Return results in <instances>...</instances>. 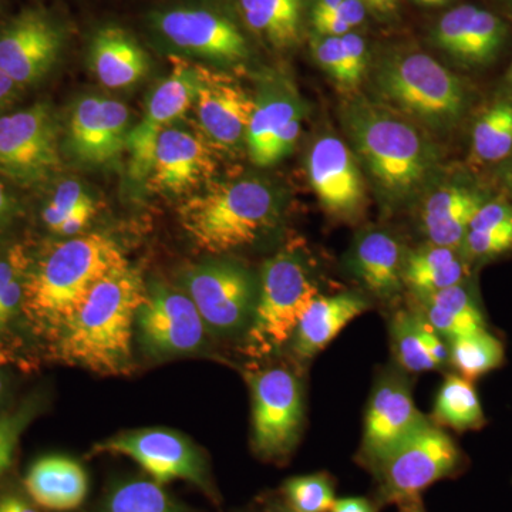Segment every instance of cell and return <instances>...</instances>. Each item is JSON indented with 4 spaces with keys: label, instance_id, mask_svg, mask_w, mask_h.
Masks as SVG:
<instances>
[{
    "label": "cell",
    "instance_id": "6da1fadb",
    "mask_svg": "<svg viewBox=\"0 0 512 512\" xmlns=\"http://www.w3.org/2000/svg\"><path fill=\"white\" fill-rule=\"evenodd\" d=\"M349 146L386 208L419 201L441 175L436 138L399 111L370 96L343 101L339 111Z\"/></svg>",
    "mask_w": 512,
    "mask_h": 512
},
{
    "label": "cell",
    "instance_id": "7a4b0ae2",
    "mask_svg": "<svg viewBox=\"0 0 512 512\" xmlns=\"http://www.w3.org/2000/svg\"><path fill=\"white\" fill-rule=\"evenodd\" d=\"M147 298L140 274L130 265L114 269L90 289L53 338L64 362L100 375H126L137 312Z\"/></svg>",
    "mask_w": 512,
    "mask_h": 512
},
{
    "label": "cell",
    "instance_id": "3957f363",
    "mask_svg": "<svg viewBox=\"0 0 512 512\" xmlns=\"http://www.w3.org/2000/svg\"><path fill=\"white\" fill-rule=\"evenodd\" d=\"M367 74L370 97L433 136L456 131L470 111L471 93L463 79L417 47H387L372 60Z\"/></svg>",
    "mask_w": 512,
    "mask_h": 512
},
{
    "label": "cell",
    "instance_id": "277c9868",
    "mask_svg": "<svg viewBox=\"0 0 512 512\" xmlns=\"http://www.w3.org/2000/svg\"><path fill=\"white\" fill-rule=\"evenodd\" d=\"M128 265L119 245L101 234L83 235L56 245L28 268L22 312L36 332L55 336L87 293L114 269Z\"/></svg>",
    "mask_w": 512,
    "mask_h": 512
},
{
    "label": "cell",
    "instance_id": "5b68a950",
    "mask_svg": "<svg viewBox=\"0 0 512 512\" xmlns=\"http://www.w3.org/2000/svg\"><path fill=\"white\" fill-rule=\"evenodd\" d=\"M178 214L184 231L198 247L225 254L247 247L274 225L278 198L264 181L241 178L188 198Z\"/></svg>",
    "mask_w": 512,
    "mask_h": 512
},
{
    "label": "cell",
    "instance_id": "8992f818",
    "mask_svg": "<svg viewBox=\"0 0 512 512\" xmlns=\"http://www.w3.org/2000/svg\"><path fill=\"white\" fill-rule=\"evenodd\" d=\"M318 296V286L295 255L281 252L268 259L249 323L251 355H271L291 342L303 313Z\"/></svg>",
    "mask_w": 512,
    "mask_h": 512
},
{
    "label": "cell",
    "instance_id": "52a82bcc",
    "mask_svg": "<svg viewBox=\"0 0 512 512\" xmlns=\"http://www.w3.org/2000/svg\"><path fill=\"white\" fill-rule=\"evenodd\" d=\"M461 464L456 441L430 421L373 468L376 504L400 505L421 498L430 485L456 476Z\"/></svg>",
    "mask_w": 512,
    "mask_h": 512
},
{
    "label": "cell",
    "instance_id": "ba28073f",
    "mask_svg": "<svg viewBox=\"0 0 512 512\" xmlns=\"http://www.w3.org/2000/svg\"><path fill=\"white\" fill-rule=\"evenodd\" d=\"M151 30L165 45L184 55L235 64L251 55L247 32L228 9L211 5H178L157 10Z\"/></svg>",
    "mask_w": 512,
    "mask_h": 512
},
{
    "label": "cell",
    "instance_id": "9c48e42d",
    "mask_svg": "<svg viewBox=\"0 0 512 512\" xmlns=\"http://www.w3.org/2000/svg\"><path fill=\"white\" fill-rule=\"evenodd\" d=\"M94 451L131 458L161 485L187 481L218 503L207 458L183 434L165 429L126 431L97 444Z\"/></svg>",
    "mask_w": 512,
    "mask_h": 512
},
{
    "label": "cell",
    "instance_id": "30bf717a",
    "mask_svg": "<svg viewBox=\"0 0 512 512\" xmlns=\"http://www.w3.org/2000/svg\"><path fill=\"white\" fill-rule=\"evenodd\" d=\"M254 448L265 460H285L298 444L303 426V393L298 377L284 367L249 375Z\"/></svg>",
    "mask_w": 512,
    "mask_h": 512
},
{
    "label": "cell",
    "instance_id": "8fae6325",
    "mask_svg": "<svg viewBox=\"0 0 512 512\" xmlns=\"http://www.w3.org/2000/svg\"><path fill=\"white\" fill-rule=\"evenodd\" d=\"M62 160L59 128L49 104L0 116V174L15 183L33 185L49 180Z\"/></svg>",
    "mask_w": 512,
    "mask_h": 512
},
{
    "label": "cell",
    "instance_id": "7c38bea8",
    "mask_svg": "<svg viewBox=\"0 0 512 512\" xmlns=\"http://www.w3.org/2000/svg\"><path fill=\"white\" fill-rule=\"evenodd\" d=\"M185 286L205 325L215 332H237L251 323L258 293L244 266L231 261L194 266Z\"/></svg>",
    "mask_w": 512,
    "mask_h": 512
},
{
    "label": "cell",
    "instance_id": "4fadbf2b",
    "mask_svg": "<svg viewBox=\"0 0 512 512\" xmlns=\"http://www.w3.org/2000/svg\"><path fill=\"white\" fill-rule=\"evenodd\" d=\"M66 33L45 9H26L0 28V70L22 89L56 66Z\"/></svg>",
    "mask_w": 512,
    "mask_h": 512
},
{
    "label": "cell",
    "instance_id": "5bb4252c",
    "mask_svg": "<svg viewBox=\"0 0 512 512\" xmlns=\"http://www.w3.org/2000/svg\"><path fill=\"white\" fill-rule=\"evenodd\" d=\"M430 420L417 409L409 380L387 372L377 380L365 416L360 458L373 470Z\"/></svg>",
    "mask_w": 512,
    "mask_h": 512
},
{
    "label": "cell",
    "instance_id": "9a60e30c",
    "mask_svg": "<svg viewBox=\"0 0 512 512\" xmlns=\"http://www.w3.org/2000/svg\"><path fill=\"white\" fill-rule=\"evenodd\" d=\"M306 173L329 215L355 221L363 214L367 205L366 178L345 140L332 133L316 138L306 157Z\"/></svg>",
    "mask_w": 512,
    "mask_h": 512
},
{
    "label": "cell",
    "instance_id": "2e32d148",
    "mask_svg": "<svg viewBox=\"0 0 512 512\" xmlns=\"http://www.w3.org/2000/svg\"><path fill=\"white\" fill-rule=\"evenodd\" d=\"M173 64L170 76L151 93L143 119L128 133L126 148L130 153V174L136 181L147 178L158 136L175 121L183 119L197 100L198 66H192L180 57H175Z\"/></svg>",
    "mask_w": 512,
    "mask_h": 512
},
{
    "label": "cell",
    "instance_id": "e0dca14e",
    "mask_svg": "<svg viewBox=\"0 0 512 512\" xmlns=\"http://www.w3.org/2000/svg\"><path fill=\"white\" fill-rule=\"evenodd\" d=\"M305 111L292 83L282 79L266 84L255 97L245 138L252 163L269 167L288 156L301 137Z\"/></svg>",
    "mask_w": 512,
    "mask_h": 512
},
{
    "label": "cell",
    "instance_id": "ac0fdd59",
    "mask_svg": "<svg viewBox=\"0 0 512 512\" xmlns=\"http://www.w3.org/2000/svg\"><path fill=\"white\" fill-rule=\"evenodd\" d=\"M141 345L154 356L184 355L200 349L205 322L190 296L154 285L137 312Z\"/></svg>",
    "mask_w": 512,
    "mask_h": 512
},
{
    "label": "cell",
    "instance_id": "d6986e66",
    "mask_svg": "<svg viewBox=\"0 0 512 512\" xmlns=\"http://www.w3.org/2000/svg\"><path fill=\"white\" fill-rule=\"evenodd\" d=\"M493 197L468 175L443 180L441 175L420 197L419 225L427 244L460 251L471 220Z\"/></svg>",
    "mask_w": 512,
    "mask_h": 512
},
{
    "label": "cell",
    "instance_id": "ffe728a7",
    "mask_svg": "<svg viewBox=\"0 0 512 512\" xmlns=\"http://www.w3.org/2000/svg\"><path fill=\"white\" fill-rule=\"evenodd\" d=\"M434 46L470 69L490 66L508 39L507 23L476 5L456 6L444 13L431 32Z\"/></svg>",
    "mask_w": 512,
    "mask_h": 512
},
{
    "label": "cell",
    "instance_id": "44dd1931",
    "mask_svg": "<svg viewBox=\"0 0 512 512\" xmlns=\"http://www.w3.org/2000/svg\"><path fill=\"white\" fill-rule=\"evenodd\" d=\"M130 110L109 97L87 96L77 101L69 120L67 141L84 164L111 163L127 147Z\"/></svg>",
    "mask_w": 512,
    "mask_h": 512
},
{
    "label": "cell",
    "instance_id": "7402d4cb",
    "mask_svg": "<svg viewBox=\"0 0 512 512\" xmlns=\"http://www.w3.org/2000/svg\"><path fill=\"white\" fill-rule=\"evenodd\" d=\"M197 117L212 144L235 148L247 138L255 97L228 74L198 66Z\"/></svg>",
    "mask_w": 512,
    "mask_h": 512
},
{
    "label": "cell",
    "instance_id": "603a6c76",
    "mask_svg": "<svg viewBox=\"0 0 512 512\" xmlns=\"http://www.w3.org/2000/svg\"><path fill=\"white\" fill-rule=\"evenodd\" d=\"M215 170L204 141L183 128L168 127L157 138L147 174L154 191L181 194L197 187Z\"/></svg>",
    "mask_w": 512,
    "mask_h": 512
},
{
    "label": "cell",
    "instance_id": "cb8c5ba5",
    "mask_svg": "<svg viewBox=\"0 0 512 512\" xmlns=\"http://www.w3.org/2000/svg\"><path fill=\"white\" fill-rule=\"evenodd\" d=\"M313 0H227V9L241 28L259 42L278 50L301 45Z\"/></svg>",
    "mask_w": 512,
    "mask_h": 512
},
{
    "label": "cell",
    "instance_id": "d4e9b609",
    "mask_svg": "<svg viewBox=\"0 0 512 512\" xmlns=\"http://www.w3.org/2000/svg\"><path fill=\"white\" fill-rule=\"evenodd\" d=\"M404 256L402 244L390 232L366 229L350 249V271L372 295L390 301L404 286Z\"/></svg>",
    "mask_w": 512,
    "mask_h": 512
},
{
    "label": "cell",
    "instance_id": "484cf974",
    "mask_svg": "<svg viewBox=\"0 0 512 512\" xmlns=\"http://www.w3.org/2000/svg\"><path fill=\"white\" fill-rule=\"evenodd\" d=\"M369 306L365 296L357 292L318 296L303 313L293 333V353L302 360L312 359Z\"/></svg>",
    "mask_w": 512,
    "mask_h": 512
},
{
    "label": "cell",
    "instance_id": "4316f807",
    "mask_svg": "<svg viewBox=\"0 0 512 512\" xmlns=\"http://www.w3.org/2000/svg\"><path fill=\"white\" fill-rule=\"evenodd\" d=\"M90 66L109 89H124L140 82L150 70V57L136 37L119 26H104L94 33Z\"/></svg>",
    "mask_w": 512,
    "mask_h": 512
},
{
    "label": "cell",
    "instance_id": "83f0119b",
    "mask_svg": "<svg viewBox=\"0 0 512 512\" xmlns=\"http://www.w3.org/2000/svg\"><path fill=\"white\" fill-rule=\"evenodd\" d=\"M25 488L39 507L50 511H73L86 500L89 477L74 458L46 456L30 466Z\"/></svg>",
    "mask_w": 512,
    "mask_h": 512
},
{
    "label": "cell",
    "instance_id": "f1b7e54d",
    "mask_svg": "<svg viewBox=\"0 0 512 512\" xmlns=\"http://www.w3.org/2000/svg\"><path fill=\"white\" fill-rule=\"evenodd\" d=\"M466 274L467 262L456 249L427 244L404 256L403 285L417 298L463 284Z\"/></svg>",
    "mask_w": 512,
    "mask_h": 512
},
{
    "label": "cell",
    "instance_id": "f546056e",
    "mask_svg": "<svg viewBox=\"0 0 512 512\" xmlns=\"http://www.w3.org/2000/svg\"><path fill=\"white\" fill-rule=\"evenodd\" d=\"M512 156V97H498L474 121L471 157L477 164L500 165Z\"/></svg>",
    "mask_w": 512,
    "mask_h": 512
},
{
    "label": "cell",
    "instance_id": "4dcf8cb0",
    "mask_svg": "<svg viewBox=\"0 0 512 512\" xmlns=\"http://www.w3.org/2000/svg\"><path fill=\"white\" fill-rule=\"evenodd\" d=\"M434 420L456 431L483 429L487 420L473 382L460 375L446 377L434 403Z\"/></svg>",
    "mask_w": 512,
    "mask_h": 512
},
{
    "label": "cell",
    "instance_id": "1f68e13d",
    "mask_svg": "<svg viewBox=\"0 0 512 512\" xmlns=\"http://www.w3.org/2000/svg\"><path fill=\"white\" fill-rule=\"evenodd\" d=\"M450 365L457 375L474 382L504 363L503 342L487 329L448 340Z\"/></svg>",
    "mask_w": 512,
    "mask_h": 512
},
{
    "label": "cell",
    "instance_id": "d6a6232c",
    "mask_svg": "<svg viewBox=\"0 0 512 512\" xmlns=\"http://www.w3.org/2000/svg\"><path fill=\"white\" fill-rule=\"evenodd\" d=\"M99 512H188L154 480L120 481L107 493Z\"/></svg>",
    "mask_w": 512,
    "mask_h": 512
},
{
    "label": "cell",
    "instance_id": "836d02e7",
    "mask_svg": "<svg viewBox=\"0 0 512 512\" xmlns=\"http://www.w3.org/2000/svg\"><path fill=\"white\" fill-rule=\"evenodd\" d=\"M390 340L394 357L406 372L421 373L439 369L421 338L420 313L397 312L390 322Z\"/></svg>",
    "mask_w": 512,
    "mask_h": 512
},
{
    "label": "cell",
    "instance_id": "e575fe53",
    "mask_svg": "<svg viewBox=\"0 0 512 512\" xmlns=\"http://www.w3.org/2000/svg\"><path fill=\"white\" fill-rule=\"evenodd\" d=\"M30 261L25 249L16 245L0 258V352L2 335L22 311L23 285ZM2 355V353H0Z\"/></svg>",
    "mask_w": 512,
    "mask_h": 512
},
{
    "label": "cell",
    "instance_id": "d590c367",
    "mask_svg": "<svg viewBox=\"0 0 512 512\" xmlns=\"http://www.w3.org/2000/svg\"><path fill=\"white\" fill-rule=\"evenodd\" d=\"M282 494L285 504L296 512H330L338 500L332 480L323 473L288 478Z\"/></svg>",
    "mask_w": 512,
    "mask_h": 512
},
{
    "label": "cell",
    "instance_id": "8d00e7d4",
    "mask_svg": "<svg viewBox=\"0 0 512 512\" xmlns=\"http://www.w3.org/2000/svg\"><path fill=\"white\" fill-rule=\"evenodd\" d=\"M40 409L39 400L32 397L12 412L0 413V477L12 466L20 436L36 419Z\"/></svg>",
    "mask_w": 512,
    "mask_h": 512
},
{
    "label": "cell",
    "instance_id": "74e56055",
    "mask_svg": "<svg viewBox=\"0 0 512 512\" xmlns=\"http://www.w3.org/2000/svg\"><path fill=\"white\" fill-rule=\"evenodd\" d=\"M309 45L313 59L333 82L345 89H355L357 83L343 49L342 37L322 36L311 32Z\"/></svg>",
    "mask_w": 512,
    "mask_h": 512
},
{
    "label": "cell",
    "instance_id": "f35d334b",
    "mask_svg": "<svg viewBox=\"0 0 512 512\" xmlns=\"http://www.w3.org/2000/svg\"><path fill=\"white\" fill-rule=\"evenodd\" d=\"M512 251V221L485 231H468L460 254L466 262H485Z\"/></svg>",
    "mask_w": 512,
    "mask_h": 512
},
{
    "label": "cell",
    "instance_id": "ab89813d",
    "mask_svg": "<svg viewBox=\"0 0 512 512\" xmlns=\"http://www.w3.org/2000/svg\"><path fill=\"white\" fill-rule=\"evenodd\" d=\"M89 201H92V197L87 194L82 184L73 180L64 181L57 185L46 207L43 208L42 220L50 231L56 232L70 212Z\"/></svg>",
    "mask_w": 512,
    "mask_h": 512
},
{
    "label": "cell",
    "instance_id": "60d3db41",
    "mask_svg": "<svg viewBox=\"0 0 512 512\" xmlns=\"http://www.w3.org/2000/svg\"><path fill=\"white\" fill-rule=\"evenodd\" d=\"M342 43L346 57H348L350 70H352L356 83L359 84L362 82L363 77L369 73L370 63H372L369 46H367L365 37L356 33V30H352L348 35L342 36Z\"/></svg>",
    "mask_w": 512,
    "mask_h": 512
},
{
    "label": "cell",
    "instance_id": "b9f144b4",
    "mask_svg": "<svg viewBox=\"0 0 512 512\" xmlns=\"http://www.w3.org/2000/svg\"><path fill=\"white\" fill-rule=\"evenodd\" d=\"M421 316V338H423L424 346H426L427 352L434 360L437 367H444L450 365V350L448 345L443 342V336H440L433 326Z\"/></svg>",
    "mask_w": 512,
    "mask_h": 512
},
{
    "label": "cell",
    "instance_id": "7bdbcfd3",
    "mask_svg": "<svg viewBox=\"0 0 512 512\" xmlns=\"http://www.w3.org/2000/svg\"><path fill=\"white\" fill-rule=\"evenodd\" d=\"M309 25L312 33L322 36L342 37L352 32L348 23L339 18L338 13H311Z\"/></svg>",
    "mask_w": 512,
    "mask_h": 512
},
{
    "label": "cell",
    "instance_id": "ee69618b",
    "mask_svg": "<svg viewBox=\"0 0 512 512\" xmlns=\"http://www.w3.org/2000/svg\"><path fill=\"white\" fill-rule=\"evenodd\" d=\"M94 214H96V204L93 200L80 205L79 208H76L64 218L60 227L57 228L56 234L63 235V237H74V235L83 231L84 227L94 217Z\"/></svg>",
    "mask_w": 512,
    "mask_h": 512
},
{
    "label": "cell",
    "instance_id": "f6af8a7d",
    "mask_svg": "<svg viewBox=\"0 0 512 512\" xmlns=\"http://www.w3.org/2000/svg\"><path fill=\"white\" fill-rule=\"evenodd\" d=\"M336 13L352 30L362 28L370 16L359 0H342Z\"/></svg>",
    "mask_w": 512,
    "mask_h": 512
},
{
    "label": "cell",
    "instance_id": "bcb514c9",
    "mask_svg": "<svg viewBox=\"0 0 512 512\" xmlns=\"http://www.w3.org/2000/svg\"><path fill=\"white\" fill-rule=\"evenodd\" d=\"M369 12L383 22H390L399 16L400 0H359Z\"/></svg>",
    "mask_w": 512,
    "mask_h": 512
},
{
    "label": "cell",
    "instance_id": "7dc6e473",
    "mask_svg": "<svg viewBox=\"0 0 512 512\" xmlns=\"http://www.w3.org/2000/svg\"><path fill=\"white\" fill-rule=\"evenodd\" d=\"M22 87L0 70V116L8 113L10 107L18 101Z\"/></svg>",
    "mask_w": 512,
    "mask_h": 512
},
{
    "label": "cell",
    "instance_id": "c3c4849f",
    "mask_svg": "<svg viewBox=\"0 0 512 512\" xmlns=\"http://www.w3.org/2000/svg\"><path fill=\"white\" fill-rule=\"evenodd\" d=\"M330 512H377V504L365 497L338 498Z\"/></svg>",
    "mask_w": 512,
    "mask_h": 512
},
{
    "label": "cell",
    "instance_id": "681fc988",
    "mask_svg": "<svg viewBox=\"0 0 512 512\" xmlns=\"http://www.w3.org/2000/svg\"><path fill=\"white\" fill-rule=\"evenodd\" d=\"M0 512H39L35 505L16 493L0 494Z\"/></svg>",
    "mask_w": 512,
    "mask_h": 512
},
{
    "label": "cell",
    "instance_id": "f907efd6",
    "mask_svg": "<svg viewBox=\"0 0 512 512\" xmlns=\"http://www.w3.org/2000/svg\"><path fill=\"white\" fill-rule=\"evenodd\" d=\"M497 181L505 195L512 198V156L497 165Z\"/></svg>",
    "mask_w": 512,
    "mask_h": 512
},
{
    "label": "cell",
    "instance_id": "816d5d0a",
    "mask_svg": "<svg viewBox=\"0 0 512 512\" xmlns=\"http://www.w3.org/2000/svg\"><path fill=\"white\" fill-rule=\"evenodd\" d=\"M13 207H15V202L10 197L5 185L0 183V225L5 224L9 220Z\"/></svg>",
    "mask_w": 512,
    "mask_h": 512
},
{
    "label": "cell",
    "instance_id": "f5cc1de1",
    "mask_svg": "<svg viewBox=\"0 0 512 512\" xmlns=\"http://www.w3.org/2000/svg\"><path fill=\"white\" fill-rule=\"evenodd\" d=\"M399 508L400 512H426L423 503H421V498L406 501V503L400 504Z\"/></svg>",
    "mask_w": 512,
    "mask_h": 512
},
{
    "label": "cell",
    "instance_id": "db71d44e",
    "mask_svg": "<svg viewBox=\"0 0 512 512\" xmlns=\"http://www.w3.org/2000/svg\"><path fill=\"white\" fill-rule=\"evenodd\" d=\"M450 2V0H421L420 5L426 6H443L446 3Z\"/></svg>",
    "mask_w": 512,
    "mask_h": 512
},
{
    "label": "cell",
    "instance_id": "11a10c76",
    "mask_svg": "<svg viewBox=\"0 0 512 512\" xmlns=\"http://www.w3.org/2000/svg\"><path fill=\"white\" fill-rule=\"evenodd\" d=\"M269 512H296V511H293L292 508H289L288 505L284 504V505H275V507L272 508V510Z\"/></svg>",
    "mask_w": 512,
    "mask_h": 512
},
{
    "label": "cell",
    "instance_id": "9f6ffc18",
    "mask_svg": "<svg viewBox=\"0 0 512 512\" xmlns=\"http://www.w3.org/2000/svg\"><path fill=\"white\" fill-rule=\"evenodd\" d=\"M507 83H508V96L512 97V62L510 66V70H508V76H507Z\"/></svg>",
    "mask_w": 512,
    "mask_h": 512
},
{
    "label": "cell",
    "instance_id": "6f0895ef",
    "mask_svg": "<svg viewBox=\"0 0 512 512\" xmlns=\"http://www.w3.org/2000/svg\"><path fill=\"white\" fill-rule=\"evenodd\" d=\"M3 389H5V383H3L2 375H0V397H2Z\"/></svg>",
    "mask_w": 512,
    "mask_h": 512
},
{
    "label": "cell",
    "instance_id": "680465c9",
    "mask_svg": "<svg viewBox=\"0 0 512 512\" xmlns=\"http://www.w3.org/2000/svg\"><path fill=\"white\" fill-rule=\"evenodd\" d=\"M508 2H512V0H508Z\"/></svg>",
    "mask_w": 512,
    "mask_h": 512
}]
</instances>
